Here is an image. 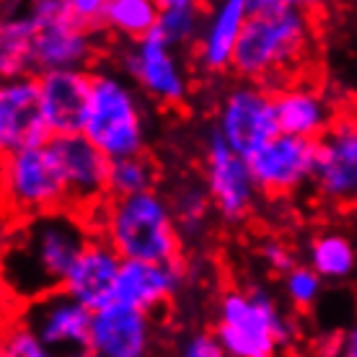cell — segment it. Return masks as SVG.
<instances>
[{
  "label": "cell",
  "instance_id": "obj_22",
  "mask_svg": "<svg viewBox=\"0 0 357 357\" xmlns=\"http://www.w3.org/2000/svg\"><path fill=\"white\" fill-rule=\"evenodd\" d=\"M308 267L329 282H342L357 272V251L355 243L344 233L324 231L313 236L308 243Z\"/></svg>",
  "mask_w": 357,
  "mask_h": 357
},
{
  "label": "cell",
  "instance_id": "obj_16",
  "mask_svg": "<svg viewBox=\"0 0 357 357\" xmlns=\"http://www.w3.org/2000/svg\"><path fill=\"white\" fill-rule=\"evenodd\" d=\"M42 114L52 137L83 135L93 93L91 70H60L39 75Z\"/></svg>",
  "mask_w": 357,
  "mask_h": 357
},
{
  "label": "cell",
  "instance_id": "obj_29",
  "mask_svg": "<svg viewBox=\"0 0 357 357\" xmlns=\"http://www.w3.org/2000/svg\"><path fill=\"white\" fill-rule=\"evenodd\" d=\"M0 357H57V355L36 337L34 331L29 329L26 324L21 321V319H16L6 329Z\"/></svg>",
  "mask_w": 357,
  "mask_h": 357
},
{
  "label": "cell",
  "instance_id": "obj_32",
  "mask_svg": "<svg viewBox=\"0 0 357 357\" xmlns=\"http://www.w3.org/2000/svg\"><path fill=\"white\" fill-rule=\"evenodd\" d=\"M340 357H357V326H349L347 331H342Z\"/></svg>",
  "mask_w": 357,
  "mask_h": 357
},
{
  "label": "cell",
  "instance_id": "obj_20",
  "mask_svg": "<svg viewBox=\"0 0 357 357\" xmlns=\"http://www.w3.org/2000/svg\"><path fill=\"white\" fill-rule=\"evenodd\" d=\"M246 18H249V0H223L210 8L202 34L195 45L197 63L202 70L223 73L233 68V54Z\"/></svg>",
  "mask_w": 357,
  "mask_h": 357
},
{
  "label": "cell",
  "instance_id": "obj_25",
  "mask_svg": "<svg viewBox=\"0 0 357 357\" xmlns=\"http://www.w3.org/2000/svg\"><path fill=\"white\" fill-rule=\"evenodd\" d=\"M205 8L195 0H163L161 13H158V31L171 47L192 45L205 26Z\"/></svg>",
  "mask_w": 357,
  "mask_h": 357
},
{
  "label": "cell",
  "instance_id": "obj_5",
  "mask_svg": "<svg viewBox=\"0 0 357 357\" xmlns=\"http://www.w3.org/2000/svg\"><path fill=\"white\" fill-rule=\"evenodd\" d=\"M145 109L125 75L114 70H93V93L83 135L109 161L143 155Z\"/></svg>",
  "mask_w": 357,
  "mask_h": 357
},
{
  "label": "cell",
  "instance_id": "obj_30",
  "mask_svg": "<svg viewBox=\"0 0 357 357\" xmlns=\"http://www.w3.org/2000/svg\"><path fill=\"white\" fill-rule=\"evenodd\" d=\"M178 357H231L220 340L210 331H195L178 347Z\"/></svg>",
  "mask_w": 357,
  "mask_h": 357
},
{
  "label": "cell",
  "instance_id": "obj_15",
  "mask_svg": "<svg viewBox=\"0 0 357 357\" xmlns=\"http://www.w3.org/2000/svg\"><path fill=\"white\" fill-rule=\"evenodd\" d=\"M60 176H63L65 192H68V210L75 207H96L109 187V161L86 135L73 137H52L50 143Z\"/></svg>",
  "mask_w": 357,
  "mask_h": 357
},
{
  "label": "cell",
  "instance_id": "obj_1",
  "mask_svg": "<svg viewBox=\"0 0 357 357\" xmlns=\"http://www.w3.org/2000/svg\"><path fill=\"white\" fill-rule=\"evenodd\" d=\"M91 236L93 233L73 210L21 220L10 233L3 257V280L10 295L26 305L63 290Z\"/></svg>",
  "mask_w": 357,
  "mask_h": 357
},
{
  "label": "cell",
  "instance_id": "obj_23",
  "mask_svg": "<svg viewBox=\"0 0 357 357\" xmlns=\"http://www.w3.org/2000/svg\"><path fill=\"white\" fill-rule=\"evenodd\" d=\"M36 21L31 13L6 16L0 24V73L3 81L31 75V47Z\"/></svg>",
  "mask_w": 357,
  "mask_h": 357
},
{
  "label": "cell",
  "instance_id": "obj_4",
  "mask_svg": "<svg viewBox=\"0 0 357 357\" xmlns=\"http://www.w3.org/2000/svg\"><path fill=\"white\" fill-rule=\"evenodd\" d=\"M215 337L231 357H277L295 337V324L264 287L225 290L218 303Z\"/></svg>",
  "mask_w": 357,
  "mask_h": 357
},
{
  "label": "cell",
  "instance_id": "obj_10",
  "mask_svg": "<svg viewBox=\"0 0 357 357\" xmlns=\"http://www.w3.org/2000/svg\"><path fill=\"white\" fill-rule=\"evenodd\" d=\"M205 189L225 223H241L259 195L249 161L233 151L215 127L205 143Z\"/></svg>",
  "mask_w": 357,
  "mask_h": 357
},
{
  "label": "cell",
  "instance_id": "obj_11",
  "mask_svg": "<svg viewBox=\"0 0 357 357\" xmlns=\"http://www.w3.org/2000/svg\"><path fill=\"white\" fill-rule=\"evenodd\" d=\"M311 187L326 205H357V116H340L319 140Z\"/></svg>",
  "mask_w": 357,
  "mask_h": 357
},
{
  "label": "cell",
  "instance_id": "obj_17",
  "mask_svg": "<svg viewBox=\"0 0 357 357\" xmlns=\"http://www.w3.org/2000/svg\"><path fill=\"white\" fill-rule=\"evenodd\" d=\"M122 261L125 259L116 254V249L107 238L91 236L89 246L83 249L75 267L70 269L63 290L89 311H101L114 303V287Z\"/></svg>",
  "mask_w": 357,
  "mask_h": 357
},
{
  "label": "cell",
  "instance_id": "obj_13",
  "mask_svg": "<svg viewBox=\"0 0 357 357\" xmlns=\"http://www.w3.org/2000/svg\"><path fill=\"white\" fill-rule=\"evenodd\" d=\"M319 140L277 135L249 158L259 192L269 197L293 195L313 181Z\"/></svg>",
  "mask_w": 357,
  "mask_h": 357
},
{
  "label": "cell",
  "instance_id": "obj_21",
  "mask_svg": "<svg viewBox=\"0 0 357 357\" xmlns=\"http://www.w3.org/2000/svg\"><path fill=\"white\" fill-rule=\"evenodd\" d=\"M280 135L321 140L337 122L334 104L326 93L311 86H282L275 93Z\"/></svg>",
  "mask_w": 357,
  "mask_h": 357
},
{
  "label": "cell",
  "instance_id": "obj_19",
  "mask_svg": "<svg viewBox=\"0 0 357 357\" xmlns=\"http://www.w3.org/2000/svg\"><path fill=\"white\" fill-rule=\"evenodd\" d=\"M184 264L181 259L171 264L155 261H122L116 277L114 301L130 308H137L151 316L155 308L169 303L184 285Z\"/></svg>",
  "mask_w": 357,
  "mask_h": 357
},
{
  "label": "cell",
  "instance_id": "obj_9",
  "mask_svg": "<svg viewBox=\"0 0 357 357\" xmlns=\"http://www.w3.org/2000/svg\"><path fill=\"white\" fill-rule=\"evenodd\" d=\"M119 70L163 107H181L189 96V78L176 47H171L158 29L119 52Z\"/></svg>",
  "mask_w": 357,
  "mask_h": 357
},
{
  "label": "cell",
  "instance_id": "obj_33",
  "mask_svg": "<svg viewBox=\"0 0 357 357\" xmlns=\"http://www.w3.org/2000/svg\"><path fill=\"white\" fill-rule=\"evenodd\" d=\"M65 357H98V355L91 352V349H81V352H73V355H65Z\"/></svg>",
  "mask_w": 357,
  "mask_h": 357
},
{
  "label": "cell",
  "instance_id": "obj_12",
  "mask_svg": "<svg viewBox=\"0 0 357 357\" xmlns=\"http://www.w3.org/2000/svg\"><path fill=\"white\" fill-rule=\"evenodd\" d=\"M21 321L34 331L57 357L89 349L93 311L73 301L65 290L36 298L24 305Z\"/></svg>",
  "mask_w": 357,
  "mask_h": 357
},
{
  "label": "cell",
  "instance_id": "obj_8",
  "mask_svg": "<svg viewBox=\"0 0 357 357\" xmlns=\"http://www.w3.org/2000/svg\"><path fill=\"white\" fill-rule=\"evenodd\" d=\"M215 130L233 151L249 161L254 153L280 135L275 93L257 83H238L218 107Z\"/></svg>",
  "mask_w": 357,
  "mask_h": 357
},
{
  "label": "cell",
  "instance_id": "obj_18",
  "mask_svg": "<svg viewBox=\"0 0 357 357\" xmlns=\"http://www.w3.org/2000/svg\"><path fill=\"white\" fill-rule=\"evenodd\" d=\"M151 342L153 329L148 313L116 301L93 313L89 349L98 357H145Z\"/></svg>",
  "mask_w": 357,
  "mask_h": 357
},
{
  "label": "cell",
  "instance_id": "obj_6",
  "mask_svg": "<svg viewBox=\"0 0 357 357\" xmlns=\"http://www.w3.org/2000/svg\"><path fill=\"white\" fill-rule=\"evenodd\" d=\"M29 13L36 21L31 75L86 70L96 54V34L78 21L73 0H36Z\"/></svg>",
  "mask_w": 357,
  "mask_h": 357
},
{
  "label": "cell",
  "instance_id": "obj_3",
  "mask_svg": "<svg viewBox=\"0 0 357 357\" xmlns=\"http://www.w3.org/2000/svg\"><path fill=\"white\" fill-rule=\"evenodd\" d=\"M104 238L125 261L171 264L181 259V233L171 202L158 192L109 199L104 207Z\"/></svg>",
  "mask_w": 357,
  "mask_h": 357
},
{
  "label": "cell",
  "instance_id": "obj_31",
  "mask_svg": "<svg viewBox=\"0 0 357 357\" xmlns=\"http://www.w3.org/2000/svg\"><path fill=\"white\" fill-rule=\"evenodd\" d=\"M261 261L267 264L275 275H287L290 269L295 267V257H293V251H290V246L282 241H264L261 243Z\"/></svg>",
  "mask_w": 357,
  "mask_h": 357
},
{
  "label": "cell",
  "instance_id": "obj_27",
  "mask_svg": "<svg viewBox=\"0 0 357 357\" xmlns=\"http://www.w3.org/2000/svg\"><path fill=\"white\" fill-rule=\"evenodd\" d=\"M210 207H213V199L207 195L205 184L184 181L181 187H176L174 199H171V210H174L181 238H199V233L205 231L207 225Z\"/></svg>",
  "mask_w": 357,
  "mask_h": 357
},
{
  "label": "cell",
  "instance_id": "obj_24",
  "mask_svg": "<svg viewBox=\"0 0 357 357\" xmlns=\"http://www.w3.org/2000/svg\"><path fill=\"white\" fill-rule=\"evenodd\" d=\"M161 3L153 0H107L104 29L125 36L130 42H140L158 29Z\"/></svg>",
  "mask_w": 357,
  "mask_h": 357
},
{
  "label": "cell",
  "instance_id": "obj_26",
  "mask_svg": "<svg viewBox=\"0 0 357 357\" xmlns=\"http://www.w3.org/2000/svg\"><path fill=\"white\" fill-rule=\"evenodd\" d=\"M155 163L148 155H132V158H119L112 161L109 169V187L107 197L109 199H127L135 195H145V192H155Z\"/></svg>",
  "mask_w": 357,
  "mask_h": 357
},
{
  "label": "cell",
  "instance_id": "obj_28",
  "mask_svg": "<svg viewBox=\"0 0 357 357\" xmlns=\"http://www.w3.org/2000/svg\"><path fill=\"white\" fill-rule=\"evenodd\" d=\"M324 280L313 272L308 264H295L287 275H282V290L285 298L295 308H311L321 295Z\"/></svg>",
  "mask_w": 357,
  "mask_h": 357
},
{
  "label": "cell",
  "instance_id": "obj_7",
  "mask_svg": "<svg viewBox=\"0 0 357 357\" xmlns=\"http://www.w3.org/2000/svg\"><path fill=\"white\" fill-rule=\"evenodd\" d=\"M3 192L6 205L21 220L68 210V192L50 145L8 153L3 158Z\"/></svg>",
  "mask_w": 357,
  "mask_h": 357
},
{
  "label": "cell",
  "instance_id": "obj_2",
  "mask_svg": "<svg viewBox=\"0 0 357 357\" xmlns=\"http://www.w3.org/2000/svg\"><path fill=\"white\" fill-rule=\"evenodd\" d=\"M311 13L293 0H249V18L231 70L246 83L277 93V78L303 63L311 50Z\"/></svg>",
  "mask_w": 357,
  "mask_h": 357
},
{
  "label": "cell",
  "instance_id": "obj_14",
  "mask_svg": "<svg viewBox=\"0 0 357 357\" xmlns=\"http://www.w3.org/2000/svg\"><path fill=\"white\" fill-rule=\"evenodd\" d=\"M52 132L42 114V89L36 75H21L0 86V148L3 153L45 148Z\"/></svg>",
  "mask_w": 357,
  "mask_h": 357
}]
</instances>
